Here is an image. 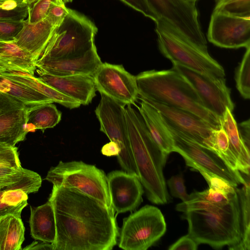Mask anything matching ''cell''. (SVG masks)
Segmentation results:
<instances>
[{"label": "cell", "instance_id": "8fae6325", "mask_svg": "<svg viewBox=\"0 0 250 250\" xmlns=\"http://www.w3.org/2000/svg\"><path fill=\"white\" fill-rule=\"evenodd\" d=\"M101 95V100L95 110L100 125V130L120 148L117 159L123 169L138 176L128 137L125 105L104 95Z\"/></svg>", "mask_w": 250, "mask_h": 250}, {"label": "cell", "instance_id": "5bb4252c", "mask_svg": "<svg viewBox=\"0 0 250 250\" xmlns=\"http://www.w3.org/2000/svg\"><path fill=\"white\" fill-rule=\"evenodd\" d=\"M172 69L181 74L192 86L208 110L220 118L227 108L232 112L234 105L230 89L226 84L211 80L208 77L181 65L172 63Z\"/></svg>", "mask_w": 250, "mask_h": 250}, {"label": "cell", "instance_id": "44dd1931", "mask_svg": "<svg viewBox=\"0 0 250 250\" xmlns=\"http://www.w3.org/2000/svg\"><path fill=\"white\" fill-rule=\"evenodd\" d=\"M0 76L20 83L69 109L79 107L81 104L43 82L39 77L17 69L0 68Z\"/></svg>", "mask_w": 250, "mask_h": 250}, {"label": "cell", "instance_id": "ba28073f", "mask_svg": "<svg viewBox=\"0 0 250 250\" xmlns=\"http://www.w3.org/2000/svg\"><path fill=\"white\" fill-rule=\"evenodd\" d=\"M164 216L157 207L146 205L123 220L119 247L125 250H146L165 233Z\"/></svg>", "mask_w": 250, "mask_h": 250}, {"label": "cell", "instance_id": "52a82bcc", "mask_svg": "<svg viewBox=\"0 0 250 250\" xmlns=\"http://www.w3.org/2000/svg\"><path fill=\"white\" fill-rule=\"evenodd\" d=\"M45 180L53 186L76 189L104 204L115 214L110 197L107 176L94 165L81 161H60L51 167Z\"/></svg>", "mask_w": 250, "mask_h": 250}, {"label": "cell", "instance_id": "4dcf8cb0", "mask_svg": "<svg viewBox=\"0 0 250 250\" xmlns=\"http://www.w3.org/2000/svg\"><path fill=\"white\" fill-rule=\"evenodd\" d=\"M17 147L0 143V179L22 169Z\"/></svg>", "mask_w": 250, "mask_h": 250}, {"label": "cell", "instance_id": "e0dca14e", "mask_svg": "<svg viewBox=\"0 0 250 250\" xmlns=\"http://www.w3.org/2000/svg\"><path fill=\"white\" fill-rule=\"evenodd\" d=\"M27 108L18 99L0 91V143L15 146L25 139L29 132Z\"/></svg>", "mask_w": 250, "mask_h": 250}, {"label": "cell", "instance_id": "7bdbcfd3", "mask_svg": "<svg viewBox=\"0 0 250 250\" xmlns=\"http://www.w3.org/2000/svg\"><path fill=\"white\" fill-rule=\"evenodd\" d=\"M199 244L188 234L171 245L169 250H196Z\"/></svg>", "mask_w": 250, "mask_h": 250}, {"label": "cell", "instance_id": "603a6c76", "mask_svg": "<svg viewBox=\"0 0 250 250\" xmlns=\"http://www.w3.org/2000/svg\"><path fill=\"white\" fill-rule=\"evenodd\" d=\"M137 107L152 138L160 149L167 155L174 152L172 136L158 110L143 101Z\"/></svg>", "mask_w": 250, "mask_h": 250}, {"label": "cell", "instance_id": "4316f807", "mask_svg": "<svg viewBox=\"0 0 250 250\" xmlns=\"http://www.w3.org/2000/svg\"><path fill=\"white\" fill-rule=\"evenodd\" d=\"M61 118L62 112L53 103L28 106L27 128L28 131L52 128L61 121Z\"/></svg>", "mask_w": 250, "mask_h": 250}, {"label": "cell", "instance_id": "d6986e66", "mask_svg": "<svg viewBox=\"0 0 250 250\" xmlns=\"http://www.w3.org/2000/svg\"><path fill=\"white\" fill-rule=\"evenodd\" d=\"M39 78L45 83L83 105H88L96 96V89L92 76L76 75L58 76L38 69Z\"/></svg>", "mask_w": 250, "mask_h": 250}, {"label": "cell", "instance_id": "f1b7e54d", "mask_svg": "<svg viewBox=\"0 0 250 250\" xmlns=\"http://www.w3.org/2000/svg\"><path fill=\"white\" fill-rule=\"evenodd\" d=\"M250 180L243 185L242 188H236L241 209L242 237L240 242L232 250L250 249Z\"/></svg>", "mask_w": 250, "mask_h": 250}, {"label": "cell", "instance_id": "4fadbf2b", "mask_svg": "<svg viewBox=\"0 0 250 250\" xmlns=\"http://www.w3.org/2000/svg\"><path fill=\"white\" fill-rule=\"evenodd\" d=\"M208 39L215 45L222 48L250 46V15L235 16L213 12Z\"/></svg>", "mask_w": 250, "mask_h": 250}, {"label": "cell", "instance_id": "8992f818", "mask_svg": "<svg viewBox=\"0 0 250 250\" xmlns=\"http://www.w3.org/2000/svg\"><path fill=\"white\" fill-rule=\"evenodd\" d=\"M98 29L83 14L71 9L54 33L39 59L75 57L86 53L95 44Z\"/></svg>", "mask_w": 250, "mask_h": 250}, {"label": "cell", "instance_id": "cb8c5ba5", "mask_svg": "<svg viewBox=\"0 0 250 250\" xmlns=\"http://www.w3.org/2000/svg\"><path fill=\"white\" fill-rule=\"evenodd\" d=\"M220 121L228 136L230 148L238 161L239 172L250 174V149L242 140L236 122L229 108L220 118Z\"/></svg>", "mask_w": 250, "mask_h": 250}, {"label": "cell", "instance_id": "484cf974", "mask_svg": "<svg viewBox=\"0 0 250 250\" xmlns=\"http://www.w3.org/2000/svg\"><path fill=\"white\" fill-rule=\"evenodd\" d=\"M25 228L21 215L8 213L0 216V250H21Z\"/></svg>", "mask_w": 250, "mask_h": 250}, {"label": "cell", "instance_id": "83f0119b", "mask_svg": "<svg viewBox=\"0 0 250 250\" xmlns=\"http://www.w3.org/2000/svg\"><path fill=\"white\" fill-rule=\"evenodd\" d=\"M0 91L18 99L27 106L53 103L49 98L14 80L0 76Z\"/></svg>", "mask_w": 250, "mask_h": 250}, {"label": "cell", "instance_id": "60d3db41", "mask_svg": "<svg viewBox=\"0 0 250 250\" xmlns=\"http://www.w3.org/2000/svg\"><path fill=\"white\" fill-rule=\"evenodd\" d=\"M134 10L141 13L155 22L159 19L151 9L146 0H120Z\"/></svg>", "mask_w": 250, "mask_h": 250}, {"label": "cell", "instance_id": "ab89813d", "mask_svg": "<svg viewBox=\"0 0 250 250\" xmlns=\"http://www.w3.org/2000/svg\"><path fill=\"white\" fill-rule=\"evenodd\" d=\"M29 5L24 4L12 9L0 8V21H22L28 16Z\"/></svg>", "mask_w": 250, "mask_h": 250}, {"label": "cell", "instance_id": "9c48e42d", "mask_svg": "<svg viewBox=\"0 0 250 250\" xmlns=\"http://www.w3.org/2000/svg\"><path fill=\"white\" fill-rule=\"evenodd\" d=\"M146 1L158 19L164 21L203 52L208 53L195 2L188 0Z\"/></svg>", "mask_w": 250, "mask_h": 250}, {"label": "cell", "instance_id": "ee69618b", "mask_svg": "<svg viewBox=\"0 0 250 250\" xmlns=\"http://www.w3.org/2000/svg\"><path fill=\"white\" fill-rule=\"evenodd\" d=\"M250 119L245 121L238 125L239 134L245 146L250 149Z\"/></svg>", "mask_w": 250, "mask_h": 250}, {"label": "cell", "instance_id": "7402d4cb", "mask_svg": "<svg viewBox=\"0 0 250 250\" xmlns=\"http://www.w3.org/2000/svg\"><path fill=\"white\" fill-rule=\"evenodd\" d=\"M29 223L32 238L43 242L54 243L56 220L53 205L49 200L40 206L30 207Z\"/></svg>", "mask_w": 250, "mask_h": 250}, {"label": "cell", "instance_id": "b9f144b4", "mask_svg": "<svg viewBox=\"0 0 250 250\" xmlns=\"http://www.w3.org/2000/svg\"><path fill=\"white\" fill-rule=\"evenodd\" d=\"M69 10V8L65 6L62 0H58L50 9L47 17L59 24L67 14Z\"/></svg>", "mask_w": 250, "mask_h": 250}, {"label": "cell", "instance_id": "f907efd6", "mask_svg": "<svg viewBox=\"0 0 250 250\" xmlns=\"http://www.w3.org/2000/svg\"><path fill=\"white\" fill-rule=\"evenodd\" d=\"M188 0L196 3V1H197L198 0Z\"/></svg>", "mask_w": 250, "mask_h": 250}, {"label": "cell", "instance_id": "c3c4849f", "mask_svg": "<svg viewBox=\"0 0 250 250\" xmlns=\"http://www.w3.org/2000/svg\"><path fill=\"white\" fill-rule=\"evenodd\" d=\"M12 175L3 177L2 178L0 179V187L4 184L5 182H6L11 176Z\"/></svg>", "mask_w": 250, "mask_h": 250}, {"label": "cell", "instance_id": "d590c367", "mask_svg": "<svg viewBox=\"0 0 250 250\" xmlns=\"http://www.w3.org/2000/svg\"><path fill=\"white\" fill-rule=\"evenodd\" d=\"M189 195L190 197V199L199 198L213 205L222 206L228 203L230 198L234 194L229 196L220 191L209 188L202 191L193 192Z\"/></svg>", "mask_w": 250, "mask_h": 250}, {"label": "cell", "instance_id": "9a60e30c", "mask_svg": "<svg viewBox=\"0 0 250 250\" xmlns=\"http://www.w3.org/2000/svg\"><path fill=\"white\" fill-rule=\"evenodd\" d=\"M143 101L157 109L167 125L200 145L211 149L212 132L217 128L188 111L152 101Z\"/></svg>", "mask_w": 250, "mask_h": 250}, {"label": "cell", "instance_id": "8d00e7d4", "mask_svg": "<svg viewBox=\"0 0 250 250\" xmlns=\"http://www.w3.org/2000/svg\"><path fill=\"white\" fill-rule=\"evenodd\" d=\"M23 21H0V41H13L22 28Z\"/></svg>", "mask_w": 250, "mask_h": 250}, {"label": "cell", "instance_id": "3957f363", "mask_svg": "<svg viewBox=\"0 0 250 250\" xmlns=\"http://www.w3.org/2000/svg\"><path fill=\"white\" fill-rule=\"evenodd\" d=\"M136 80L141 100L184 110L216 128L221 126L220 118L205 108L190 83L172 68L142 72L136 76Z\"/></svg>", "mask_w": 250, "mask_h": 250}, {"label": "cell", "instance_id": "f6af8a7d", "mask_svg": "<svg viewBox=\"0 0 250 250\" xmlns=\"http://www.w3.org/2000/svg\"><path fill=\"white\" fill-rule=\"evenodd\" d=\"M121 151L119 146L115 142L110 141L104 145L101 149L103 155L107 156H118Z\"/></svg>", "mask_w": 250, "mask_h": 250}, {"label": "cell", "instance_id": "bcb514c9", "mask_svg": "<svg viewBox=\"0 0 250 250\" xmlns=\"http://www.w3.org/2000/svg\"><path fill=\"white\" fill-rule=\"evenodd\" d=\"M21 250H54V248L51 243L43 242L39 243L38 242L34 241L25 248L21 249Z\"/></svg>", "mask_w": 250, "mask_h": 250}, {"label": "cell", "instance_id": "277c9868", "mask_svg": "<svg viewBox=\"0 0 250 250\" xmlns=\"http://www.w3.org/2000/svg\"><path fill=\"white\" fill-rule=\"evenodd\" d=\"M188 222V234L199 245L205 244L214 249L237 246L242 237L241 209L236 193L228 203L211 210L184 212Z\"/></svg>", "mask_w": 250, "mask_h": 250}, {"label": "cell", "instance_id": "5b68a950", "mask_svg": "<svg viewBox=\"0 0 250 250\" xmlns=\"http://www.w3.org/2000/svg\"><path fill=\"white\" fill-rule=\"evenodd\" d=\"M155 24L159 48L172 63L198 72L216 83H226L223 67L209 54L196 47L162 20L159 19Z\"/></svg>", "mask_w": 250, "mask_h": 250}, {"label": "cell", "instance_id": "1f68e13d", "mask_svg": "<svg viewBox=\"0 0 250 250\" xmlns=\"http://www.w3.org/2000/svg\"><path fill=\"white\" fill-rule=\"evenodd\" d=\"M250 46L246 52L235 72V82L237 90L245 99L250 97Z\"/></svg>", "mask_w": 250, "mask_h": 250}, {"label": "cell", "instance_id": "7dc6e473", "mask_svg": "<svg viewBox=\"0 0 250 250\" xmlns=\"http://www.w3.org/2000/svg\"><path fill=\"white\" fill-rule=\"evenodd\" d=\"M24 4L23 0H0V8L12 9Z\"/></svg>", "mask_w": 250, "mask_h": 250}, {"label": "cell", "instance_id": "d4e9b609", "mask_svg": "<svg viewBox=\"0 0 250 250\" xmlns=\"http://www.w3.org/2000/svg\"><path fill=\"white\" fill-rule=\"evenodd\" d=\"M37 61L13 41H0V68L17 69L34 75Z\"/></svg>", "mask_w": 250, "mask_h": 250}, {"label": "cell", "instance_id": "f546056e", "mask_svg": "<svg viewBox=\"0 0 250 250\" xmlns=\"http://www.w3.org/2000/svg\"><path fill=\"white\" fill-rule=\"evenodd\" d=\"M211 150L216 153L232 170L239 171L238 161L230 148L227 134L221 126L212 132Z\"/></svg>", "mask_w": 250, "mask_h": 250}, {"label": "cell", "instance_id": "d6a6232c", "mask_svg": "<svg viewBox=\"0 0 250 250\" xmlns=\"http://www.w3.org/2000/svg\"><path fill=\"white\" fill-rule=\"evenodd\" d=\"M213 12L235 16L250 15V0H216Z\"/></svg>", "mask_w": 250, "mask_h": 250}, {"label": "cell", "instance_id": "74e56055", "mask_svg": "<svg viewBox=\"0 0 250 250\" xmlns=\"http://www.w3.org/2000/svg\"><path fill=\"white\" fill-rule=\"evenodd\" d=\"M171 195L182 202L190 200V195L186 190L183 176L181 173L171 176L167 181Z\"/></svg>", "mask_w": 250, "mask_h": 250}, {"label": "cell", "instance_id": "ffe728a7", "mask_svg": "<svg viewBox=\"0 0 250 250\" xmlns=\"http://www.w3.org/2000/svg\"><path fill=\"white\" fill-rule=\"evenodd\" d=\"M23 23L22 28L13 41L37 61L59 24L47 17L34 23L29 22L26 19Z\"/></svg>", "mask_w": 250, "mask_h": 250}, {"label": "cell", "instance_id": "7c38bea8", "mask_svg": "<svg viewBox=\"0 0 250 250\" xmlns=\"http://www.w3.org/2000/svg\"><path fill=\"white\" fill-rule=\"evenodd\" d=\"M96 90L125 105L138 99L136 76L121 64L102 63L92 76Z\"/></svg>", "mask_w": 250, "mask_h": 250}, {"label": "cell", "instance_id": "30bf717a", "mask_svg": "<svg viewBox=\"0 0 250 250\" xmlns=\"http://www.w3.org/2000/svg\"><path fill=\"white\" fill-rule=\"evenodd\" d=\"M165 124L172 136L174 152L183 157L188 166L191 168L198 167L216 174L234 187L243 185L250 180L249 175L232 170L214 151L200 145Z\"/></svg>", "mask_w": 250, "mask_h": 250}, {"label": "cell", "instance_id": "681fc988", "mask_svg": "<svg viewBox=\"0 0 250 250\" xmlns=\"http://www.w3.org/2000/svg\"><path fill=\"white\" fill-rule=\"evenodd\" d=\"M24 2L28 4L29 6L32 5L34 2H35L37 0H23Z\"/></svg>", "mask_w": 250, "mask_h": 250}, {"label": "cell", "instance_id": "6da1fadb", "mask_svg": "<svg viewBox=\"0 0 250 250\" xmlns=\"http://www.w3.org/2000/svg\"><path fill=\"white\" fill-rule=\"evenodd\" d=\"M48 200L55 217L54 250H111L119 236L115 214L76 189L53 186Z\"/></svg>", "mask_w": 250, "mask_h": 250}, {"label": "cell", "instance_id": "f35d334b", "mask_svg": "<svg viewBox=\"0 0 250 250\" xmlns=\"http://www.w3.org/2000/svg\"><path fill=\"white\" fill-rule=\"evenodd\" d=\"M218 207L210 203L199 198H192L186 202H182L176 206V210L185 212L198 210H211Z\"/></svg>", "mask_w": 250, "mask_h": 250}, {"label": "cell", "instance_id": "ac0fdd59", "mask_svg": "<svg viewBox=\"0 0 250 250\" xmlns=\"http://www.w3.org/2000/svg\"><path fill=\"white\" fill-rule=\"evenodd\" d=\"M102 63L96 45L94 44L86 53L80 56L58 59H38L36 67L43 72L58 76H93Z\"/></svg>", "mask_w": 250, "mask_h": 250}, {"label": "cell", "instance_id": "836d02e7", "mask_svg": "<svg viewBox=\"0 0 250 250\" xmlns=\"http://www.w3.org/2000/svg\"><path fill=\"white\" fill-rule=\"evenodd\" d=\"M192 168L199 171L207 182L209 188L220 191L229 196L236 193V188L224 178L198 167Z\"/></svg>", "mask_w": 250, "mask_h": 250}, {"label": "cell", "instance_id": "e575fe53", "mask_svg": "<svg viewBox=\"0 0 250 250\" xmlns=\"http://www.w3.org/2000/svg\"><path fill=\"white\" fill-rule=\"evenodd\" d=\"M58 0H37L28 6L27 19L34 23L45 19L52 6Z\"/></svg>", "mask_w": 250, "mask_h": 250}, {"label": "cell", "instance_id": "7a4b0ae2", "mask_svg": "<svg viewBox=\"0 0 250 250\" xmlns=\"http://www.w3.org/2000/svg\"><path fill=\"white\" fill-rule=\"evenodd\" d=\"M131 105L125 108V114L138 176L149 201L157 205L167 204L170 197L163 169L167 155L153 140L139 112Z\"/></svg>", "mask_w": 250, "mask_h": 250}, {"label": "cell", "instance_id": "2e32d148", "mask_svg": "<svg viewBox=\"0 0 250 250\" xmlns=\"http://www.w3.org/2000/svg\"><path fill=\"white\" fill-rule=\"evenodd\" d=\"M106 176L111 205L116 214L137 208L142 202L144 193L138 176L121 170L112 171Z\"/></svg>", "mask_w": 250, "mask_h": 250}]
</instances>
